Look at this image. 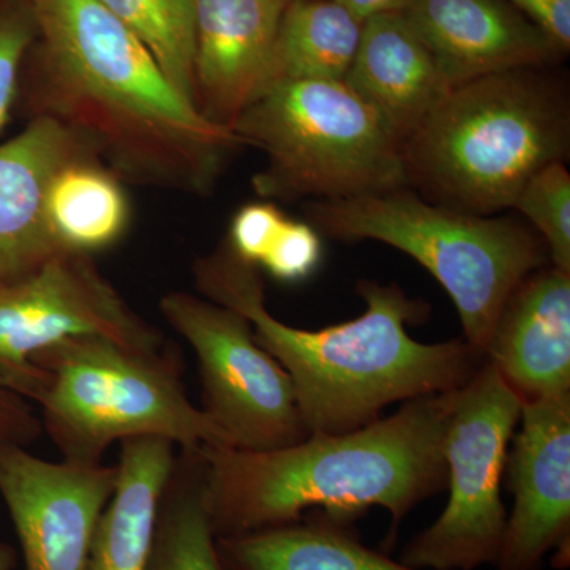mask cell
<instances>
[{
    "mask_svg": "<svg viewBox=\"0 0 570 570\" xmlns=\"http://www.w3.org/2000/svg\"><path fill=\"white\" fill-rule=\"evenodd\" d=\"M175 459L176 445L165 439L121 442L115 490L94 531L86 570L148 568Z\"/></svg>",
    "mask_w": 570,
    "mask_h": 570,
    "instance_id": "18",
    "label": "cell"
},
{
    "mask_svg": "<svg viewBox=\"0 0 570 570\" xmlns=\"http://www.w3.org/2000/svg\"><path fill=\"white\" fill-rule=\"evenodd\" d=\"M569 134L568 99L542 69L487 75L450 89L403 141L406 184L431 204L493 216L564 163Z\"/></svg>",
    "mask_w": 570,
    "mask_h": 570,
    "instance_id": "4",
    "label": "cell"
},
{
    "mask_svg": "<svg viewBox=\"0 0 570 570\" xmlns=\"http://www.w3.org/2000/svg\"><path fill=\"white\" fill-rule=\"evenodd\" d=\"M287 216L273 202H255L243 206L232 219L225 242L247 264L258 268Z\"/></svg>",
    "mask_w": 570,
    "mask_h": 570,
    "instance_id": "27",
    "label": "cell"
},
{
    "mask_svg": "<svg viewBox=\"0 0 570 570\" xmlns=\"http://www.w3.org/2000/svg\"><path fill=\"white\" fill-rule=\"evenodd\" d=\"M400 11L450 89L501 71L543 69L564 55L508 0H406Z\"/></svg>",
    "mask_w": 570,
    "mask_h": 570,
    "instance_id": "14",
    "label": "cell"
},
{
    "mask_svg": "<svg viewBox=\"0 0 570 570\" xmlns=\"http://www.w3.org/2000/svg\"><path fill=\"white\" fill-rule=\"evenodd\" d=\"M281 2H283L284 6H288V3L295 2V0H281Z\"/></svg>",
    "mask_w": 570,
    "mask_h": 570,
    "instance_id": "32",
    "label": "cell"
},
{
    "mask_svg": "<svg viewBox=\"0 0 570 570\" xmlns=\"http://www.w3.org/2000/svg\"><path fill=\"white\" fill-rule=\"evenodd\" d=\"M194 277L204 298L243 314L257 343L287 371L309 434L347 433L381 419L390 404L459 390L485 363L464 340L425 344L409 336L407 325L425 321L430 306L396 284L360 281L362 316L303 330L266 309L261 268L227 242L195 262Z\"/></svg>",
    "mask_w": 570,
    "mask_h": 570,
    "instance_id": "2",
    "label": "cell"
},
{
    "mask_svg": "<svg viewBox=\"0 0 570 570\" xmlns=\"http://www.w3.org/2000/svg\"><path fill=\"white\" fill-rule=\"evenodd\" d=\"M43 434L40 415L29 401L0 385V450L29 449Z\"/></svg>",
    "mask_w": 570,
    "mask_h": 570,
    "instance_id": "28",
    "label": "cell"
},
{
    "mask_svg": "<svg viewBox=\"0 0 570 570\" xmlns=\"http://www.w3.org/2000/svg\"><path fill=\"white\" fill-rule=\"evenodd\" d=\"M146 570H232L217 546L200 448H179L165 487Z\"/></svg>",
    "mask_w": 570,
    "mask_h": 570,
    "instance_id": "21",
    "label": "cell"
},
{
    "mask_svg": "<svg viewBox=\"0 0 570 570\" xmlns=\"http://www.w3.org/2000/svg\"><path fill=\"white\" fill-rule=\"evenodd\" d=\"M232 132L265 153L253 186L266 202L337 200L407 186L401 141L344 81L273 82Z\"/></svg>",
    "mask_w": 570,
    "mask_h": 570,
    "instance_id": "7",
    "label": "cell"
},
{
    "mask_svg": "<svg viewBox=\"0 0 570 570\" xmlns=\"http://www.w3.org/2000/svg\"><path fill=\"white\" fill-rule=\"evenodd\" d=\"M146 45L168 80L195 104V0H97ZM197 107V104H195Z\"/></svg>",
    "mask_w": 570,
    "mask_h": 570,
    "instance_id": "23",
    "label": "cell"
},
{
    "mask_svg": "<svg viewBox=\"0 0 570 570\" xmlns=\"http://www.w3.org/2000/svg\"><path fill=\"white\" fill-rule=\"evenodd\" d=\"M521 400L491 363L456 390L445 436L450 491L444 512L409 540L401 562L420 570H475L498 560L508 510L501 498Z\"/></svg>",
    "mask_w": 570,
    "mask_h": 570,
    "instance_id": "8",
    "label": "cell"
},
{
    "mask_svg": "<svg viewBox=\"0 0 570 570\" xmlns=\"http://www.w3.org/2000/svg\"><path fill=\"white\" fill-rule=\"evenodd\" d=\"M344 82L377 111L401 145L450 91L433 52L400 10L363 22Z\"/></svg>",
    "mask_w": 570,
    "mask_h": 570,
    "instance_id": "17",
    "label": "cell"
},
{
    "mask_svg": "<svg viewBox=\"0 0 570 570\" xmlns=\"http://www.w3.org/2000/svg\"><path fill=\"white\" fill-rule=\"evenodd\" d=\"M513 208L539 232L550 265L570 273V175L564 163L547 165L532 176Z\"/></svg>",
    "mask_w": 570,
    "mask_h": 570,
    "instance_id": "24",
    "label": "cell"
},
{
    "mask_svg": "<svg viewBox=\"0 0 570 570\" xmlns=\"http://www.w3.org/2000/svg\"><path fill=\"white\" fill-rule=\"evenodd\" d=\"M322 254V236L316 228L287 217L258 268L279 283L298 284L317 272Z\"/></svg>",
    "mask_w": 570,
    "mask_h": 570,
    "instance_id": "26",
    "label": "cell"
},
{
    "mask_svg": "<svg viewBox=\"0 0 570 570\" xmlns=\"http://www.w3.org/2000/svg\"><path fill=\"white\" fill-rule=\"evenodd\" d=\"M82 335L145 348L165 346L163 333L135 313L92 255L62 253L33 275L0 288V385L31 400L39 382L32 356Z\"/></svg>",
    "mask_w": 570,
    "mask_h": 570,
    "instance_id": "10",
    "label": "cell"
},
{
    "mask_svg": "<svg viewBox=\"0 0 570 570\" xmlns=\"http://www.w3.org/2000/svg\"><path fill=\"white\" fill-rule=\"evenodd\" d=\"M456 390L407 401L358 430L309 434L291 448L247 452L202 445L217 538L302 520L311 510L354 521L387 510L390 539L419 504L448 490L445 436Z\"/></svg>",
    "mask_w": 570,
    "mask_h": 570,
    "instance_id": "3",
    "label": "cell"
},
{
    "mask_svg": "<svg viewBox=\"0 0 570 570\" xmlns=\"http://www.w3.org/2000/svg\"><path fill=\"white\" fill-rule=\"evenodd\" d=\"M85 154L94 153L45 116L32 118L21 134L0 145V288L67 253L48 224V189L63 165Z\"/></svg>",
    "mask_w": 570,
    "mask_h": 570,
    "instance_id": "15",
    "label": "cell"
},
{
    "mask_svg": "<svg viewBox=\"0 0 570 570\" xmlns=\"http://www.w3.org/2000/svg\"><path fill=\"white\" fill-rule=\"evenodd\" d=\"M281 0H195V104L230 129L275 82Z\"/></svg>",
    "mask_w": 570,
    "mask_h": 570,
    "instance_id": "13",
    "label": "cell"
},
{
    "mask_svg": "<svg viewBox=\"0 0 570 570\" xmlns=\"http://www.w3.org/2000/svg\"><path fill=\"white\" fill-rule=\"evenodd\" d=\"M116 474V464L48 461L26 448L0 450V498L24 570H86Z\"/></svg>",
    "mask_w": 570,
    "mask_h": 570,
    "instance_id": "11",
    "label": "cell"
},
{
    "mask_svg": "<svg viewBox=\"0 0 570 570\" xmlns=\"http://www.w3.org/2000/svg\"><path fill=\"white\" fill-rule=\"evenodd\" d=\"M39 370L32 403L62 460L102 463L112 444L157 438L176 448L227 445L194 406L174 347L145 348L110 336H71L31 358Z\"/></svg>",
    "mask_w": 570,
    "mask_h": 570,
    "instance_id": "5",
    "label": "cell"
},
{
    "mask_svg": "<svg viewBox=\"0 0 570 570\" xmlns=\"http://www.w3.org/2000/svg\"><path fill=\"white\" fill-rule=\"evenodd\" d=\"M26 2H36V0H26Z\"/></svg>",
    "mask_w": 570,
    "mask_h": 570,
    "instance_id": "33",
    "label": "cell"
},
{
    "mask_svg": "<svg viewBox=\"0 0 570 570\" xmlns=\"http://www.w3.org/2000/svg\"><path fill=\"white\" fill-rule=\"evenodd\" d=\"M36 6L26 0H0V129L20 91L22 63L37 39Z\"/></svg>",
    "mask_w": 570,
    "mask_h": 570,
    "instance_id": "25",
    "label": "cell"
},
{
    "mask_svg": "<svg viewBox=\"0 0 570 570\" xmlns=\"http://www.w3.org/2000/svg\"><path fill=\"white\" fill-rule=\"evenodd\" d=\"M306 213L309 224L328 238L373 239L415 258L453 299L464 341L483 356L513 288L550 265L542 239L517 220L455 212L407 186L311 202Z\"/></svg>",
    "mask_w": 570,
    "mask_h": 570,
    "instance_id": "6",
    "label": "cell"
},
{
    "mask_svg": "<svg viewBox=\"0 0 570 570\" xmlns=\"http://www.w3.org/2000/svg\"><path fill=\"white\" fill-rule=\"evenodd\" d=\"M354 521L311 510L283 527L217 538L232 570H420L366 547Z\"/></svg>",
    "mask_w": 570,
    "mask_h": 570,
    "instance_id": "19",
    "label": "cell"
},
{
    "mask_svg": "<svg viewBox=\"0 0 570 570\" xmlns=\"http://www.w3.org/2000/svg\"><path fill=\"white\" fill-rule=\"evenodd\" d=\"M130 214L122 179L94 154L63 165L48 189V224L67 253L110 249L129 230Z\"/></svg>",
    "mask_w": 570,
    "mask_h": 570,
    "instance_id": "20",
    "label": "cell"
},
{
    "mask_svg": "<svg viewBox=\"0 0 570 570\" xmlns=\"http://www.w3.org/2000/svg\"><path fill=\"white\" fill-rule=\"evenodd\" d=\"M513 510L497 570L568 568L570 550V393L521 403L520 431L505 461Z\"/></svg>",
    "mask_w": 570,
    "mask_h": 570,
    "instance_id": "12",
    "label": "cell"
},
{
    "mask_svg": "<svg viewBox=\"0 0 570 570\" xmlns=\"http://www.w3.org/2000/svg\"><path fill=\"white\" fill-rule=\"evenodd\" d=\"M337 2L343 3L358 20L366 21L367 18L376 14L400 10L406 0H337Z\"/></svg>",
    "mask_w": 570,
    "mask_h": 570,
    "instance_id": "30",
    "label": "cell"
},
{
    "mask_svg": "<svg viewBox=\"0 0 570 570\" xmlns=\"http://www.w3.org/2000/svg\"><path fill=\"white\" fill-rule=\"evenodd\" d=\"M20 86L32 118L77 135L124 183L208 194L245 142L206 119L97 0H36Z\"/></svg>",
    "mask_w": 570,
    "mask_h": 570,
    "instance_id": "1",
    "label": "cell"
},
{
    "mask_svg": "<svg viewBox=\"0 0 570 570\" xmlns=\"http://www.w3.org/2000/svg\"><path fill=\"white\" fill-rule=\"evenodd\" d=\"M485 360L521 403L570 393V273L546 265L513 288Z\"/></svg>",
    "mask_w": 570,
    "mask_h": 570,
    "instance_id": "16",
    "label": "cell"
},
{
    "mask_svg": "<svg viewBox=\"0 0 570 570\" xmlns=\"http://www.w3.org/2000/svg\"><path fill=\"white\" fill-rule=\"evenodd\" d=\"M363 22L337 0H295L285 6L277 31L275 82L344 81Z\"/></svg>",
    "mask_w": 570,
    "mask_h": 570,
    "instance_id": "22",
    "label": "cell"
},
{
    "mask_svg": "<svg viewBox=\"0 0 570 570\" xmlns=\"http://www.w3.org/2000/svg\"><path fill=\"white\" fill-rule=\"evenodd\" d=\"M159 307L197 355L200 409L228 448L268 452L309 436L291 376L243 314L187 292H168Z\"/></svg>",
    "mask_w": 570,
    "mask_h": 570,
    "instance_id": "9",
    "label": "cell"
},
{
    "mask_svg": "<svg viewBox=\"0 0 570 570\" xmlns=\"http://www.w3.org/2000/svg\"><path fill=\"white\" fill-rule=\"evenodd\" d=\"M18 551L7 542H0V570H18Z\"/></svg>",
    "mask_w": 570,
    "mask_h": 570,
    "instance_id": "31",
    "label": "cell"
},
{
    "mask_svg": "<svg viewBox=\"0 0 570 570\" xmlns=\"http://www.w3.org/2000/svg\"><path fill=\"white\" fill-rule=\"evenodd\" d=\"M530 18L562 51L570 48V0H508Z\"/></svg>",
    "mask_w": 570,
    "mask_h": 570,
    "instance_id": "29",
    "label": "cell"
}]
</instances>
